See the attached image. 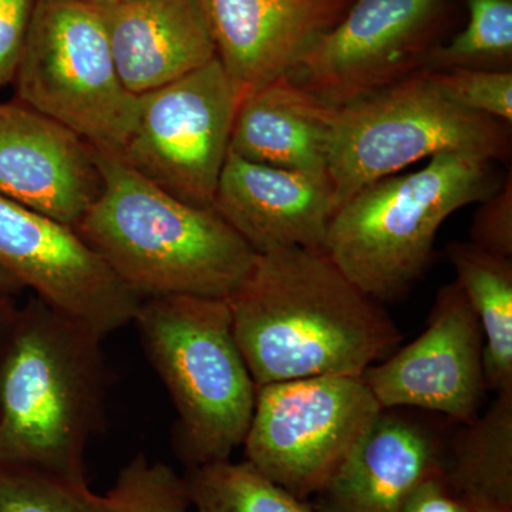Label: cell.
I'll return each instance as SVG.
<instances>
[{
    "label": "cell",
    "mask_w": 512,
    "mask_h": 512,
    "mask_svg": "<svg viewBox=\"0 0 512 512\" xmlns=\"http://www.w3.org/2000/svg\"><path fill=\"white\" fill-rule=\"evenodd\" d=\"M228 303L258 387L362 376L402 342L382 303L357 288L325 251L288 247L256 255Z\"/></svg>",
    "instance_id": "obj_1"
},
{
    "label": "cell",
    "mask_w": 512,
    "mask_h": 512,
    "mask_svg": "<svg viewBox=\"0 0 512 512\" xmlns=\"http://www.w3.org/2000/svg\"><path fill=\"white\" fill-rule=\"evenodd\" d=\"M93 153L100 192L74 228L140 301L237 291L258 254L214 208L178 200L116 151Z\"/></svg>",
    "instance_id": "obj_2"
},
{
    "label": "cell",
    "mask_w": 512,
    "mask_h": 512,
    "mask_svg": "<svg viewBox=\"0 0 512 512\" xmlns=\"http://www.w3.org/2000/svg\"><path fill=\"white\" fill-rule=\"evenodd\" d=\"M103 339L32 296L0 352V461L86 480L106 403Z\"/></svg>",
    "instance_id": "obj_3"
},
{
    "label": "cell",
    "mask_w": 512,
    "mask_h": 512,
    "mask_svg": "<svg viewBox=\"0 0 512 512\" xmlns=\"http://www.w3.org/2000/svg\"><path fill=\"white\" fill-rule=\"evenodd\" d=\"M490 158L431 157L419 171L367 185L333 214L325 252L375 301L402 298L424 275L450 215L500 188Z\"/></svg>",
    "instance_id": "obj_4"
},
{
    "label": "cell",
    "mask_w": 512,
    "mask_h": 512,
    "mask_svg": "<svg viewBox=\"0 0 512 512\" xmlns=\"http://www.w3.org/2000/svg\"><path fill=\"white\" fill-rule=\"evenodd\" d=\"M133 323L178 414L181 460L190 470L231 460L247 436L258 386L235 338L228 299H146Z\"/></svg>",
    "instance_id": "obj_5"
},
{
    "label": "cell",
    "mask_w": 512,
    "mask_h": 512,
    "mask_svg": "<svg viewBox=\"0 0 512 512\" xmlns=\"http://www.w3.org/2000/svg\"><path fill=\"white\" fill-rule=\"evenodd\" d=\"M507 124L450 99L420 69L365 99L336 107L328 178L335 211L367 185L444 153L510 156Z\"/></svg>",
    "instance_id": "obj_6"
},
{
    "label": "cell",
    "mask_w": 512,
    "mask_h": 512,
    "mask_svg": "<svg viewBox=\"0 0 512 512\" xmlns=\"http://www.w3.org/2000/svg\"><path fill=\"white\" fill-rule=\"evenodd\" d=\"M13 82L20 103L90 146L120 153L136 126L140 97L121 82L97 6L39 0Z\"/></svg>",
    "instance_id": "obj_7"
},
{
    "label": "cell",
    "mask_w": 512,
    "mask_h": 512,
    "mask_svg": "<svg viewBox=\"0 0 512 512\" xmlns=\"http://www.w3.org/2000/svg\"><path fill=\"white\" fill-rule=\"evenodd\" d=\"M362 376H320L258 387L247 463L295 497L320 493L382 412Z\"/></svg>",
    "instance_id": "obj_8"
},
{
    "label": "cell",
    "mask_w": 512,
    "mask_h": 512,
    "mask_svg": "<svg viewBox=\"0 0 512 512\" xmlns=\"http://www.w3.org/2000/svg\"><path fill=\"white\" fill-rule=\"evenodd\" d=\"M244 93L220 60L140 96L120 156L161 190L212 208Z\"/></svg>",
    "instance_id": "obj_9"
},
{
    "label": "cell",
    "mask_w": 512,
    "mask_h": 512,
    "mask_svg": "<svg viewBox=\"0 0 512 512\" xmlns=\"http://www.w3.org/2000/svg\"><path fill=\"white\" fill-rule=\"evenodd\" d=\"M441 16L443 0H353L291 74L329 106H348L424 69Z\"/></svg>",
    "instance_id": "obj_10"
},
{
    "label": "cell",
    "mask_w": 512,
    "mask_h": 512,
    "mask_svg": "<svg viewBox=\"0 0 512 512\" xmlns=\"http://www.w3.org/2000/svg\"><path fill=\"white\" fill-rule=\"evenodd\" d=\"M0 271L101 339L133 323L141 303L76 228L2 197Z\"/></svg>",
    "instance_id": "obj_11"
},
{
    "label": "cell",
    "mask_w": 512,
    "mask_h": 512,
    "mask_svg": "<svg viewBox=\"0 0 512 512\" xmlns=\"http://www.w3.org/2000/svg\"><path fill=\"white\" fill-rule=\"evenodd\" d=\"M483 349L476 313L454 281L437 292L419 338L370 366L362 379L383 410L419 409L468 424L488 392Z\"/></svg>",
    "instance_id": "obj_12"
},
{
    "label": "cell",
    "mask_w": 512,
    "mask_h": 512,
    "mask_svg": "<svg viewBox=\"0 0 512 512\" xmlns=\"http://www.w3.org/2000/svg\"><path fill=\"white\" fill-rule=\"evenodd\" d=\"M100 187L87 141L20 101L0 104V197L76 227Z\"/></svg>",
    "instance_id": "obj_13"
},
{
    "label": "cell",
    "mask_w": 512,
    "mask_h": 512,
    "mask_svg": "<svg viewBox=\"0 0 512 512\" xmlns=\"http://www.w3.org/2000/svg\"><path fill=\"white\" fill-rule=\"evenodd\" d=\"M215 55L245 94L291 74L353 0H198Z\"/></svg>",
    "instance_id": "obj_14"
},
{
    "label": "cell",
    "mask_w": 512,
    "mask_h": 512,
    "mask_svg": "<svg viewBox=\"0 0 512 512\" xmlns=\"http://www.w3.org/2000/svg\"><path fill=\"white\" fill-rule=\"evenodd\" d=\"M212 208L256 254L288 247L325 251L335 201L325 175L252 163L228 153Z\"/></svg>",
    "instance_id": "obj_15"
},
{
    "label": "cell",
    "mask_w": 512,
    "mask_h": 512,
    "mask_svg": "<svg viewBox=\"0 0 512 512\" xmlns=\"http://www.w3.org/2000/svg\"><path fill=\"white\" fill-rule=\"evenodd\" d=\"M444 443L397 409L382 410L332 480L316 512H402L414 488L441 473Z\"/></svg>",
    "instance_id": "obj_16"
},
{
    "label": "cell",
    "mask_w": 512,
    "mask_h": 512,
    "mask_svg": "<svg viewBox=\"0 0 512 512\" xmlns=\"http://www.w3.org/2000/svg\"><path fill=\"white\" fill-rule=\"evenodd\" d=\"M97 9L121 82L134 96L175 82L217 57L198 0H124Z\"/></svg>",
    "instance_id": "obj_17"
},
{
    "label": "cell",
    "mask_w": 512,
    "mask_h": 512,
    "mask_svg": "<svg viewBox=\"0 0 512 512\" xmlns=\"http://www.w3.org/2000/svg\"><path fill=\"white\" fill-rule=\"evenodd\" d=\"M335 114L336 107L285 74L242 97L229 153L252 163L328 177Z\"/></svg>",
    "instance_id": "obj_18"
},
{
    "label": "cell",
    "mask_w": 512,
    "mask_h": 512,
    "mask_svg": "<svg viewBox=\"0 0 512 512\" xmlns=\"http://www.w3.org/2000/svg\"><path fill=\"white\" fill-rule=\"evenodd\" d=\"M444 444L441 477L473 511H512V389Z\"/></svg>",
    "instance_id": "obj_19"
},
{
    "label": "cell",
    "mask_w": 512,
    "mask_h": 512,
    "mask_svg": "<svg viewBox=\"0 0 512 512\" xmlns=\"http://www.w3.org/2000/svg\"><path fill=\"white\" fill-rule=\"evenodd\" d=\"M447 256L483 332L485 386L495 393L511 390L512 259L460 241L448 244Z\"/></svg>",
    "instance_id": "obj_20"
},
{
    "label": "cell",
    "mask_w": 512,
    "mask_h": 512,
    "mask_svg": "<svg viewBox=\"0 0 512 512\" xmlns=\"http://www.w3.org/2000/svg\"><path fill=\"white\" fill-rule=\"evenodd\" d=\"M184 478L194 512H316L247 461L205 464Z\"/></svg>",
    "instance_id": "obj_21"
},
{
    "label": "cell",
    "mask_w": 512,
    "mask_h": 512,
    "mask_svg": "<svg viewBox=\"0 0 512 512\" xmlns=\"http://www.w3.org/2000/svg\"><path fill=\"white\" fill-rule=\"evenodd\" d=\"M468 23L447 45H436L424 69L512 70V0H466Z\"/></svg>",
    "instance_id": "obj_22"
},
{
    "label": "cell",
    "mask_w": 512,
    "mask_h": 512,
    "mask_svg": "<svg viewBox=\"0 0 512 512\" xmlns=\"http://www.w3.org/2000/svg\"><path fill=\"white\" fill-rule=\"evenodd\" d=\"M0 512H114L87 481L0 461Z\"/></svg>",
    "instance_id": "obj_23"
},
{
    "label": "cell",
    "mask_w": 512,
    "mask_h": 512,
    "mask_svg": "<svg viewBox=\"0 0 512 512\" xmlns=\"http://www.w3.org/2000/svg\"><path fill=\"white\" fill-rule=\"evenodd\" d=\"M107 495L114 512H194L185 478L144 454L120 471Z\"/></svg>",
    "instance_id": "obj_24"
},
{
    "label": "cell",
    "mask_w": 512,
    "mask_h": 512,
    "mask_svg": "<svg viewBox=\"0 0 512 512\" xmlns=\"http://www.w3.org/2000/svg\"><path fill=\"white\" fill-rule=\"evenodd\" d=\"M429 73L433 82L464 109L511 126L512 70L448 69Z\"/></svg>",
    "instance_id": "obj_25"
},
{
    "label": "cell",
    "mask_w": 512,
    "mask_h": 512,
    "mask_svg": "<svg viewBox=\"0 0 512 512\" xmlns=\"http://www.w3.org/2000/svg\"><path fill=\"white\" fill-rule=\"evenodd\" d=\"M470 244L488 254L512 259V178L480 202L470 228Z\"/></svg>",
    "instance_id": "obj_26"
},
{
    "label": "cell",
    "mask_w": 512,
    "mask_h": 512,
    "mask_svg": "<svg viewBox=\"0 0 512 512\" xmlns=\"http://www.w3.org/2000/svg\"><path fill=\"white\" fill-rule=\"evenodd\" d=\"M39 0H0V87L15 80Z\"/></svg>",
    "instance_id": "obj_27"
},
{
    "label": "cell",
    "mask_w": 512,
    "mask_h": 512,
    "mask_svg": "<svg viewBox=\"0 0 512 512\" xmlns=\"http://www.w3.org/2000/svg\"><path fill=\"white\" fill-rule=\"evenodd\" d=\"M402 512H473L440 474L426 478L412 491Z\"/></svg>",
    "instance_id": "obj_28"
},
{
    "label": "cell",
    "mask_w": 512,
    "mask_h": 512,
    "mask_svg": "<svg viewBox=\"0 0 512 512\" xmlns=\"http://www.w3.org/2000/svg\"><path fill=\"white\" fill-rule=\"evenodd\" d=\"M18 306L19 303L16 302L15 295L0 293V352H2L3 343H5L10 323H12L13 316H15Z\"/></svg>",
    "instance_id": "obj_29"
},
{
    "label": "cell",
    "mask_w": 512,
    "mask_h": 512,
    "mask_svg": "<svg viewBox=\"0 0 512 512\" xmlns=\"http://www.w3.org/2000/svg\"><path fill=\"white\" fill-rule=\"evenodd\" d=\"M23 289L20 288L15 279L10 278L8 274L0 271V293H8V295L18 296Z\"/></svg>",
    "instance_id": "obj_30"
},
{
    "label": "cell",
    "mask_w": 512,
    "mask_h": 512,
    "mask_svg": "<svg viewBox=\"0 0 512 512\" xmlns=\"http://www.w3.org/2000/svg\"><path fill=\"white\" fill-rule=\"evenodd\" d=\"M77 2L87 3V5L104 6L113 5V3L124 2V0H77Z\"/></svg>",
    "instance_id": "obj_31"
},
{
    "label": "cell",
    "mask_w": 512,
    "mask_h": 512,
    "mask_svg": "<svg viewBox=\"0 0 512 512\" xmlns=\"http://www.w3.org/2000/svg\"><path fill=\"white\" fill-rule=\"evenodd\" d=\"M473 511V510H471ZM473 512H512V511H473Z\"/></svg>",
    "instance_id": "obj_32"
}]
</instances>
